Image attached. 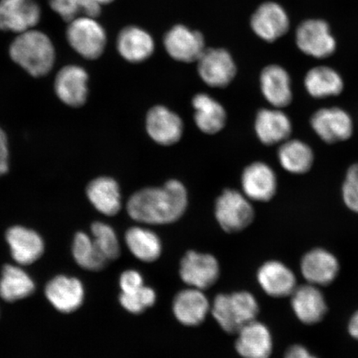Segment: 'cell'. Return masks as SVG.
Wrapping results in <instances>:
<instances>
[{
    "label": "cell",
    "mask_w": 358,
    "mask_h": 358,
    "mask_svg": "<svg viewBox=\"0 0 358 358\" xmlns=\"http://www.w3.org/2000/svg\"><path fill=\"white\" fill-rule=\"evenodd\" d=\"M189 196L185 185L176 179L159 187H145L134 192L127 203L133 220L149 225H164L179 220L185 214Z\"/></svg>",
    "instance_id": "6da1fadb"
},
{
    "label": "cell",
    "mask_w": 358,
    "mask_h": 358,
    "mask_svg": "<svg viewBox=\"0 0 358 358\" xmlns=\"http://www.w3.org/2000/svg\"><path fill=\"white\" fill-rule=\"evenodd\" d=\"M11 59L35 78L50 73L55 62V48L48 36L30 29L20 34L10 48Z\"/></svg>",
    "instance_id": "7a4b0ae2"
},
{
    "label": "cell",
    "mask_w": 358,
    "mask_h": 358,
    "mask_svg": "<svg viewBox=\"0 0 358 358\" xmlns=\"http://www.w3.org/2000/svg\"><path fill=\"white\" fill-rule=\"evenodd\" d=\"M259 311L256 298L248 291L218 294L212 307L214 319L228 334H237L243 326L257 320Z\"/></svg>",
    "instance_id": "3957f363"
},
{
    "label": "cell",
    "mask_w": 358,
    "mask_h": 358,
    "mask_svg": "<svg viewBox=\"0 0 358 358\" xmlns=\"http://www.w3.org/2000/svg\"><path fill=\"white\" fill-rule=\"evenodd\" d=\"M215 217L224 231L240 232L254 221L255 210L250 200L235 189H226L215 204Z\"/></svg>",
    "instance_id": "277c9868"
},
{
    "label": "cell",
    "mask_w": 358,
    "mask_h": 358,
    "mask_svg": "<svg viewBox=\"0 0 358 358\" xmlns=\"http://www.w3.org/2000/svg\"><path fill=\"white\" fill-rule=\"evenodd\" d=\"M66 38L70 46L84 58L95 60L102 55L106 46V34L95 19L80 16L69 22Z\"/></svg>",
    "instance_id": "5b68a950"
},
{
    "label": "cell",
    "mask_w": 358,
    "mask_h": 358,
    "mask_svg": "<svg viewBox=\"0 0 358 358\" xmlns=\"http://www.w3.org/2000/svg\"><path fill=\"white\" fill-rule=\"evenodd\" d=\"M179 275L189 287L204 290L216 283L220 266L212 255L190 250L182 258Z\"/></svg>",
    "instance_id": "8992f818"
},
{
    "label": "cell",
    "mask_w": 358,
    "mask_h": 358,
    "mask_svg": "<svg viewBox=\"0 0 358 358\" xmlns=\"http://www.w3.org/2000/svg\"><path fill=\"white\" fill-rule=\"evenodd\" d=\"M311 127L327 144L346 141L352 136L351 115L339 107L317 110L310 119Z\"/></svg>",
    "instance_id": "52a82bcc"
},
{
    "label": "cell",
    "mask_w": 358,
    "mask_h": 358,
    "mask_svg": "<svg viewBox=\"0 0 358 358\" xmlns=\"http://www.w3.org/2000/svg\"><path fill=\"white\" fill-rule=\"evenodd\" d=\"M199 74L210 87H227L236 77L234 58L225 49H205L198 60Z\"/></svg>",
    "instance_id": "ba28073f"
},
{
    "label": "cell",
    "mask_w": 358,
    "mask_h": 358,
    "mask_svg": "<svg viewBox=\"0 0 358 358\" xmlns=\"http://www.w3.org/2000/svg\"><path fill=\"white\" fill-rule=\"evenodd\" d=\"M41 17L35 0H0V30L22 34L34 29Z\"/></svg>",
    "instance_id": "9c48e42d"
},
{
    "label": "cell",
    "mask_w": 358,
    "mask_h": 358,
    "mask_svg": "<svg viewBox=\"0 0 358 358\" xmlns=\"http://www.w3.org/2000/svg\"><path fill=\"white\" fill-rule=\"evenodd\" d=\"M183 122L178 115L164 106H155L148 111L146 129L157 144L171 146L181 140Z\"/></svg>",
    "instance_id": "30bf717a"
},
{
    "label": "cell",
    "mask_w": 358,
    "mask_h": 358,
    "mask_svg": "<svg viewBox=\"0 0 358 358\" xmlns=\"http://www.w3.org/2000/svg\"><path fill=\"white\" fill-rule=\"evenodd\" d=\"M298 48L308 56L325 58L333 55L336 41L329 27L323 20H307L299 25L296 32Z\"/></svg>",
    "instance_id": "8fae6325"
},
{
    "label": "cell",
    "mask_w": 358,
    "mask_h": 358,
    "mask_svg": "<svg viewBox=\"0 0 358 358\" xmlns=\"http://www.w3.org/2000/svg\"><path fill=\"white\" fill-rule=\"evenodd\" d=\"M164 48L174 60L189 62H198L205 51L203 36L183 25H176L165 35Z\"/></svg>",
    "instance_id": "7c38bea8"
},
{
    "label": "cell",
    "mask_w": 358,
    "mask_h": 358,
    "mask_svg": "<svg viewBox=\"0 0 358 358\" xmlns=\"http://www.w3.org/2000/svg\"><path fill=\"white\" fill-rule=\"evenodd\" d=\"M243 194L250 201L266 203L274 198L278 181L274 170L264 162H254L244 169L241 176Z\"/></svg>",
    "instance_id": "4fadbf2b"
},
{
    "label": "cell",
    "mask_w": 358,
    "mask_h": 358,
    "mask_svg": "<svg viewBox=\"0 0 358 358\" xmlns=\"http://www.w3.org/2000/svg\"><path fill=\"white\" fill-rule=\"evenodd\" d=\"M88 74L79 66L69 65L58 71L55 90L59 100L71 107H80L88 96Z\"/></svg>",
    "instance_id": "5bb4252c"
},
{
    "label": "cell",
    "mask_w": 358,
    "mask_h": 358,
    "mask_svg": "<svg viewBox=\"0 0 358 358\" xmlns=\"http://www.w3.org/2000/svg\"><path fill=\"white\" fill-rule=\"evenodd\" d=\"M255 131L265 145L282 144L289 140L293 131L292 122L279 108L262 109L255 120Z\"/></svg>",
    "instance_id": "9a60e30c"
},
{
    "label": "cell",
    "mask_w": 358,
    "mask_h": 358,
    "mask_svg": "<svg viewBox=\"0 0 358 358\" xmlns=\"http://www.w3.org/2000/svg\"><path fill=\"white\" fill-rule=\"evenodd\" d=\"M236 349L243 358H270L273 339L267 327L255 320L245 324L237 333Z\"/></svg>",
    "instance_id": "2e32d148"
},
{
    "label": "cell",
    "mask_w": 358,
    "mask_h": 358,
    "mask_svg": "<svg viewBox=\"0 0 358 358\" xmlns=\"http://www.w3.org/2000/svg\"><path fill=\"white\" fill-rule=\"evenodd\" d=\"M291 306L298 319L308 325L320 323L328 311L324 294L311 284L294 289L291 294Z\"/></svg>",
    "instance_id": "e0dca14e"
},
{
    "label": "cell",
    "mask_w": 358,
    "mask_h": 358,
    "mask_svg": "<svg viewBox=\"0 0 358 358\" xmlns=\"http://www.w3.org/2000/svg\"><path fill=\"white\" fill-rule=\"evenodd\" d=\"M289 27V17L284 8L274 2L262 4L252 17V28L258 37L267 42H274Z\"/></svg>",
    "instance_id": "ac0fdd59"
},
{
    "label": "cell",
    "mask_w": 358,
    "mask_h": 358,
    "mask_svg": "<svg viewBox=\"0 0 358 358\" xmlns=\"http://www.w3.org/2000/svg\"><path fill=\"white\" fill-rule=\"evenodd\" d=\"M262 95L275 108H284L293 101L291 78L283 67L270 65L265 67L259 77Z\"/></svg>",
    "instance_id": "d6986e66"
},
{
    "label": "cell",
    "mask_w": 358,
    "mask_h": 358,
    "mask_svg": "<svg viewBox=\"0 0 358 358\" xmlns=\"http://www.w3.org/2000/svg\"><path fill=\"white\" fill-rule=\"evenodd\" d=\"M301 268L308 284L326 286L337 278L339 263L332 253L317 248L310 250L303 257Z\"/></svg>",
    "instance_id": "ffe728a7"
},
{
    "label": "cell",
    "mask_w": 358,
    "mask_h": 358,
    "mask_svg": "<svg viewBox=\"0 0 358 358\" xmlns=\"http://www.w3.org/2000/svg\"><path fill=\"white\" fill-rule=\"evenodd\" d=\"M210 310V303L203 290L189 288L178 292L173 301V312L179 323L199 326Z\"/></svg>",
    "instance_id": "44dd1931"
},
{
    "label": "cell",
    "mask_w": 358,
    "mask_h": 358,
    "mask_svg": "<svg viewBox=\"0 0 358 358\" xmlns=\"http://www.w3.org/2000/svg\"><path fill=\"white\" fill-rule=\"evenodd\" d=\"M257 280L265 292L274 298H283L292 294L297 288L296 277L283 263L268 262L259 268Z\"/></svg>",
    "instance_id": "7402d4cb"
},
{
    "label": "cell",
    "mask_w": 358,
    "mask_h": 358,
    "mask_svg": "<svg viewBox=\"0 0 358 358\" xmlns=\"http://www.w3.org/2000/svg\"><path fill=\"white\" fill-rule=\"evenodd\" d=\"M45 293L49 302L62 313L78 310L84 299L82 282L64 275L57 276L49 282Z\"/></svg>",
    "instance_id": "603a6c76"
},
{
    "label": "cell",
    "mask_w": 358,
    "mask_h": 358,
    "mask_svg": "<svg viewBox=\"0 0 358 358\" xmlns=\"http://www.w3.org/2000/svg\"><path fill=\"white\" fill-rule=\"evenodd\" d=\"M12 257L20 265H30L42 256L44 244L37 232L28 228L16 226L6 234Z\"/></svg>",
    "instance_id": "cb8c5ba5"
},
{
    "label": "cell",
    "mask_w": 358,
    "mask_h": 358,
    "mask_svg": "<svg viewBox=\"0 0 358 358\" xmlns=\"http://www.w3.org/2000/svg\"><path fill=\"white\" fill-rule=\"evenodd\" d=\"M117 49L124 60L131 64H140L153 55L155 43L146 31L136 26H129L120 33Z\"/></svg>",
    "instance_id": "d4e9b609"
},
{
    "label": "cell",
    "mask_w": 358,
    "mask_h": 358,
    "mask_svg": "<svg viewBox=\"0 0 358 358\" xmlns=\"http://www.w3.org/2000/svg\"><path fill=\"white\" fill-rule=\"evenodd\" d=\"M87 198L98 212L106 216H115L122 207V194L118 182L110 177L94 179L87 187Z\"/></svg>",
    "instance_id": "484cf974"
},
{
    "label": "cell",
    "mask_w": 358,
    "mask_h": 358,
    "mask_svg": "<svg viewBox=\"0 0 358 358\" xmlns=\"http://www.w3.org/2000/svg\"><path fill=\"white\" fill-rule=\"evenodd\" d=\"M194 122L200 131L207 134L220 132L227 123V111L220 102L205 93L196 94L192 99Z\"/></svg>",
    "instance_id": "4316f807"
},
{
    "label": "cell",
    "mask_w": 358,
    "mask_h": 358,
    "mask_svg": "<svg viewBox=\"0 0 358 358\" xmlns=\"http://www.w3.org/2000/svg\"><path fill=\"white\" fill-rule=\"evenodd\" d=\"M304 87L316 99L338 96L343 92V79L334 69L327 66L313 67L304 78Z\"/></svg>",
    "instance_id": "83f0119b"
},
{
    "label": "cell",
    "mask_w": 358,
    "mask_h": 358,
    "mask_svg": "<svg viewBox=\"0 0 358 358\" xmlns=\"http://www.w3.org/2000/svg\"><path fill=\"white\" fill-rule=\"evenodd\" d=\"M125 243L133 256L141 262L151 263L162 254V243L153 231L142 227H133L125 232Z\"/></svg>",
    "instance_id": "f1b7e54d"
},
{
    "label": "cell",
    "mask_w": 358,
    "mask_h": 358,
    "mask_svg": "<svg viewBox=\"0 0 358 358\" xmlns=\"http://www.w3.org/2000/svg\"><path fill=\"white\" fill-rule=\"evenodd\" d=\"M278 159L286 171L293 174L307 173L315 162L312 148L306 142L294 138L280 144Z\"/></svg>",
    "instance_id": "f546056e"
},
{
    "label": "cell",
    "mask_w": 358,
    "mask_h": 358,
    "mask_svg": "<svg viewBox=\"0 0 358 358\" xmlns=\"http://www.w3.org/2000/svg\"><path fill=\"white\" fill-rule=\"evenodd\" d=\"M34 288V281L21 268L11 265L3 267L0 280V296L4 301L13 302L28 297Z\"/></svg>",
    "instance_id": "4dcf8cb0"
},
{
    "label": "cell",
    "mask_w": 358,
    "mask_h": 358,
    "mask_svg": "<svg viewBox=\"0 0 358 358\" xmlns=\"http://www.w3.org/2000/svg\"><path fill=\"white\" fill-rule=\"evenodd\" d=\"M73 256L80 267L89 271H100L107 264L93 239L83 232H78L73 243Z\"/></svg>",
    "instance_id": "1f68e13d"
},
{
    "label": "cell",
    "mask_w": 358,
    "mask_h": 358,
    "mask_svg": "<svg viewBox=\"0 0 358 358\" xmlns=\"http://www.w3.org/2000/svg\"><path fill=\"white\" fill-rule=\"evenodd\" d=\"M92 232L94 243L107 262L115 261L120 257V246L113 228L106 223L97 222L92 224Z\"/></svg>",
    "instance_id": "d6a6232c"
},
{
    "label": "cell",
    "mask_w": 358,
    "mask_h": 358,
    "mask_svg": "<svg viewBox=\"0 0 358 358\" xmlns=\"http://www.w3.org/2000/svg\"><path fill=\"white\" fill-rule=\"evenodd\" d=\"M157 295L155 291L148 286L131 293H122L120 295V303L125 310L133 315H140L148 308L155 306Z\"/></svg>",
    "instance_id": "836d02e7"
},
{
    "label": "cell",
    "mask_w": 358,
    "mask_h": 358,
    "mask_svg": "<svg viewBox=\"0 0 358 358\" xmlns=\"http://www.w3.org/2000/svg\"><path fill=\"white\" fill-rule=\"evenodd\" d=\"M342 196L347 207L358 213V163L348 169L342 187Z\"/></svg>",
    "instance_id": "e575fe53"
},
{
    "label": "cell",
    "mask_w": 358,
    "mask_h": 358,
    "mask_svg": "<svg viewBox=\"0 0 358 358\" xmlns=\"http://www.w3.org/2000/svg\"><path fill=\"white\" fill-rule=\"evenodd\" d=\"M84 3L85 0H50L49 1L52 10L66 22L83 16Z\"/></svg>",
    "instance_id": "d590c367"
},
{
    "label": "cell",
    "mask_w": 358,
    "mask_h": 358,
    "mask_svg": "<svg viewBox=\"0 0 358 358\" xmlns=\"http://www.w3.org/2000/svg\"><path fill=\"white\" fill-rule=\"evenodd\" d=\"M144 278L140 272L128 270L122 273L120 278V286L122 293H131L144 286Z\"/></svg>",
    "instance_id": "8d00e7d4"
},
{
    "label": "cell",
    "mask_w": 358,
    "mask_h": 358,
    "mask_svg": "<svg viewBox=\"0 0 358 358\" xmlns=\"http://www.w3.org/2000/svg\"><path fill=\"white\" fill-rule=\"evenodd\" d=\"M8 159H10V151H8V137L6 132L0 128V176L8 173L10 167Z\"/></svg>",
    "instance_id": "74e56055"
},
{
    "label": "cell",
    "mask_w": 358,
    "mask_h": 358,
    "mask_svg": "<svg viewBox=\"0 0 358 358\" xmlns=\"http://www.w3.org/2000/svg\"><path fill=\"white\" fill-rule=\"evenodd\" d=\"M285 358H317L301 345L291 346L286 351Z\"/></svg>",
    "instance_id": "f35d334b"
},
{
    "label": "cell",
    "mask_w": 358,
    "mask_h": 358,
    "mask_svg": "<svg viewBox=\"0 0 358 358\" xmlns=\"http://www.w3.org/2000/svg\"><path fill=\"white\" fill-rule=\"evenodd\" d=\"M348 333L353 338L358 340V311L352 316L349 321Z\"/></svg>",
    "instance_id": "ab89813d"
},
{
    "label": "cell",
    "mask_w": 358,
    "mask_h": 358,
    "mask_svg": "<svg viewBox=\"0 0 358 358\" xmlns=\"http://www.w3.org/2000/svg\"><path fill=\"white\" fill-rule=\"evenodd\" d=\"M94 1L99 3L102 6V4H107L113 2L114 0H94Z\"/></svg>",
    "instance_id": "60d3db41"
}]
</instances>
